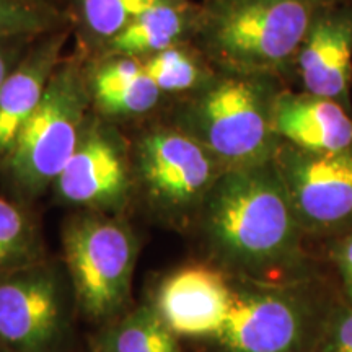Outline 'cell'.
<instances>
[{
	"mask_svg": "<svg viewBox=\"0 0 352 352\" xmlns=\"http://www.w3.org/2000/svg\"><path fill=\"white\" fill-rule=\"evenodd\" d=\"M43 259L41 233L30 206L0 196V277Z\"/></svg>",
	"mask_w": 352,
	"mask_h": 352,
	"instance_id": "ffe728a7",
	"label": "cell"
},
{
	"mask_svg": "<svg viewBox=\"0 0 352 352\" xmlns=\"http://www.w3.org/2000/svg\"><path fill=\"white\" fill-rule=\"evenodd\" d=\"M134 196L153 217L178 230L195 227L222 164L204 145L165 120L127 127Z\"/></svg>",
	"mask_w": 352,
	"mask_h": 352,
	"instance_id": "5b68a950",
	"label": "cell"
},
{
	"mask_svg": "<svg viewBox=\"0 0 352 352\" xmlns=\"http://www.w3.org/2000/svg\"><path fill=\"white\" fill-rule=\"evenodd\" d=\"M30 2L38 3V6L47 7L51 10H56L59 13H63L69 19V7H70V0H30Z\"/></svg>",
	"mask_w": 352,
	"mask_h": 352,
	"instance_id": "d4e9b609",
	"label": "cell"
},
{
	"mask_svg": "<svg viewBox=\"0 0 352 352\" xmlns=\"http://www.w3.org/2000/svg\"><path fill=\"white\" fill-rule=\"evenodd\" d=\"M274 131L284 144L308 152L352 145V109L338 100L285 87L274 103Z\"/></svg>",
	"mask_w": 352,
	"mask_h": 352,
	"instance_id": "9a60e30c",
	"label": "cell"
},
{
	"mask_svg": "<svg viewBox=\"0 0 352 352\" xmlns=\"http://www.w3.org/2000/svg\"><path fill=\"white\" fill-rule=\"evenodd\" d=\"M69 39H72L70 25L39 34L0 85V164L41 103L52 76L65 57Z\"/></svg>",
	"mask_w": 352,
	"mask_h": 352,
	"instance_id": "5bb4252c",
	"label": "cell"
},
{
	"mask_svg": "<svg viewBox=\"0 0 352 352\" xmlns=\"http://www.w3.org/2000/svg\"><path fill=\"white\" fill-rule=\"evenodd\" d=\"M67 274L47 259L0 277V344L10 352H57L70 327Z\"/></svg>",
	"mask_w": 352,
	"mask_h": 352,
	"instance_id": "9c48e42d",
	"label": "cell"
},
{
	"mask_svg": "<svg viewBox=\"0 0 352 352\" xmlns=\"http://www.w3.org/2000/svg\"><path fill=\"white\" fill-rule=\"evenodd\" d=\"M296 80L352 109V0H329L318 12L297 54Z\"/></svg>",
	"mask_w": 352,
	"mask_h": 352,
	"instance_id": "7c38bea8",
	"label": "cell"
},
{
	"mask_svg": "<svg viewBox=\"0 0 352 352\" xmlns=\"http://www.w3.org/2000/svg\"><path fill=\"white\" fill-rule=\"evenodd\" d=\"M233 302V280L215 264L178 267L158 285L155 307L178 338L214 340L226 327Z\"/></svg>",
	"mask_w": 352,
	"mask_h": 352,
	"instance_id": "8fae6325",
	"label": "cell"
},
{
	"mask_svg": "<svg viewBox=\"0 0 352 352\" xmlns=\"http://www.w3.org/2000/svg\"><path fill=\"white\" fill-rule=\"evenodd\" d=\"M98 352H179V346L155 307L145 303L109 321L100 334Z\"/></svg>",
	"mask_w": 352,
	"mask_h": 352,
	"instance_id": "ac0fdd59",
	"label": "cell"
},
{
	"mask_svg": "<svg viewBox=\"0 0 352 352\" xmlns=\"http://www.w3.org/2000/svg\"><path fill=\"white\" fill-rule=\"evenodd\" d=\"M85 76L91 111L124 129L162 116L171 104L145 72L140 59L91 57L85 59Z\"/></svg>",
	"mask_w": 352,
	"mask_h": 352,
	"instance_id": "4fadbf2b",
	"label": "cell"
},
{
	"mask_svg": "<svg viewBox=\"0 0 352 352\" xmlns=\"http://www.w3.org/2000/svg\"><path fill=\"white\" fill-rule=\"evenodd\" d=\"M329 0H202L192 44L220 72L296 82V59Z\"/></svg>",
	"mask_w": 352,
	"mask_h": 352,
	"instance_id": "7a4b0ae2",
	"label": "cell"
},
{
	"mask_svg": "<svg viewBox=\"0 0 352 352\" xmlns=\"http://www.w3.org/2000/svg\"><path fill=\"white\" fill-rule=\"evenodd\" d=\"M51 191L60 204L124 215L135 201L131 139L124 127L91 111L76 152Z\"/></svg>",
	"mask_w": 352,
	"mask_h": 352,
	"instance_id": "ba28073f",
	"label": "cell"
},
{
	"mask_svg": "<svg viewBox=\"0 0 352 352\" xmlns=\"http://www.w3.org/2000/svg\"><path fill=\"white\" fill-rule=\"evenodd\" d=\"M285 87L272 76L217 70L162 116L204 145L226 170L266 164L283 144L274 131V103Z\"/></svg>",
	"mask_w": 352,
	"mask_h": 352,
	"instance_id": "3957f363",
	"label": "cell"
},
{
	"mask_svg": "<svg viewBox=\"0 0 352 352\" xmlns=\"http://www.w3.org/2000/svg\"><path fill=\"white\" fill-rule=\"evenodd\" d=\"M195 227L228 276L256 283L305 279L307 233L274 160L223 171Z\"/></svg>",
	"mask_w": 352,
	"mask_h": 352,
	"instance_id": "6da1fadb",
	"label": "cell"
},
{
	"mask_svg": "<svg viewBox=\"0 0 352 352\" xmlns=\"http://www.w3.org/2000/svg\"><path fill=\"white\" fill-rule=\"evenodd\" d=\"M39 36V34H38ZM36 36H16L0 39V85L6 80L8 74L15 69L21 57L28 51L30 44Z\"/></svg>",
	"mask_w": 352,
	"mask_h": 352,
	"instance_id": "cb8c5ba5",
	"label": "cell"
},
{
	"mask_svg": "<svg viewBox=\"0 0 352 352\" xmlns=\"http://www.w3.org/2000/svg\"><path fill=\"white\" fill-rule=\"evenodd\" d=\"M315 352H352V305L333 307Z\"/></svg>",
	"mask_w": 352,
	"mask_h": 352,
	"instance_id": "7402d4cb",
	"label": "cell"
},
{
	"mask_svg": "<svg viewBox=\"0 0 352 352\" xmlns=\"http://www.w3.org/2000/svg\"><path fill=\"white\" fill-rule=\"evenodd\" d=\"M0 352H10L8 349H6V347H3L2 344H0Z\"/></svg>",
	"mask_w": 352,
	"mask_h": 352,
	"instance_id": "484cf974",
	"label": "cell"
},
{
	"mask_svg": "<svg viewBox=\"0 0 352 352\" xmlns=\"http://www.w3.org/2000/svg\"><path fill=\"white\" fill-rule=\"evenodd\" d=\"M197 12L199 3L192 0H164L139 15L91 57L126 56L145 59L178 44L192 43Z\"/></svg>",
	"mask_w": 352,
	"mask_h": 352,
	"instance_id": "2e32d148",
	"label": "cell"
},
{
	"mask_svg": "<svg viewBox=\"0 0 352 352\" xmlns=\"http://www.w3.org/2000/svg\"><path fill=\"white\" fill-rule=\"evenodd\" d=\"M333 254L342 290H344L346 303L352 305V227L341 233V236L334 243Z\"/></svg>",
	"mask_w": 352,
	"mask_h": 352,
	"instance_id": "603a6c76",
	"label": "cell"
},
{
	"mask_svg": "<svg viewBox=\"0 0 352 352\" xmlns=\"http://www.w3.org/2000/svg\"><path fill=\"white\" fill-rule=\"evenodd\" d=\"M67 25L63 13L30 0H0V39L38 36Z\"/></svg>",
	"mask_w": 352,
	"mask_h": 352,
	"instance_id": "44dd1931",
	"label": "cell"
},
{
	"mask_svg": "<svg viewBox=\"0 0 352 352\" xmlns=\"http://www.w3.org/2000/svg\"><path fill=\"white\" fill-rule=\"evenodd\" d=\"M140 60L148 77L171 103L196 91L217 74L192 43L178 44Z\"/></svg>",
	"mask_w": 352,
	"mask_h": 352,
	"instance_id": "d6986e66",
	"label": "cell"
},
{
	"mask_svg": "<svg viewBox=\"0 0 352 352\" xmlns=\"http://www.w3.org/2000/svg\"><path fill=\"white\" fill-rule=\"evenodd\" d=\"M65 274L85 318L109 323L131 303L138 236L124 215L77 209L63 226Z\"/></svg>",
	"mask_w": 352,
	"mask_h": 352,
	"instance_id": "8992f818",
	"label": "cell"
},
{
	"mask_svg": "<svg viewBox=\"0 0 352 352\" xmlns=\"http://www.w3.org/2000/svg\"><path fill=\"white\" fill-rule=\"evenodd\" d=\"M91 114L85 57L72 51L52 76L41 103L0 164L12 199L32 206L43 197L76 152Z\"/></svg>",
	"mask_w": 352,
	"mask_h": 352,
	"instance_id": "277c9868",
	"label": "cell"
},
{
	"mask_svg": "<svg viewBox=\"0 0 352 352\" xmlns=\"http://www.w3.org/2000/svg\"><path fill=\"white\" fill-rule=\"evenodd\" d=\"M274 162L307 235L352 227V145L308 152L283 142Z\"/></svg>",
	"mask_w": 352,
	"mask_h": 352,
	"instance_id": "30bf717a",
	"label": "cell"
},
{
	"mask_svg": "<svg viewBox=\"0 0 352 352\" xmlns=\"http://www.w3.org/2000/svg\"><path fill=\"white\" fill-rule=\"evenodd\" d=\"M232 280L230 314L210 342L222 352H315L333 307L324 305L305 279Z\"/></svg>",
	"mask_w": 352,
	"mask_h": 352,
	"instance_id": "52a82bcc",
	"label": "cell"
},
{
	"mask_svg": "<svg viewBox=\"0 0 352 352\" xmlns=\"http://www.w3.org/2000/svg\"><path fill=\"white\" fill-rule=\"evenodd\" d=\"M164 0H70L74 51L91 57L145 10Z\"/></svg>",
	"mask_w": 352,
	"mask_h": 352,
	"instance_id": "e0dca14e",
	"label": "cell"
}]
</instances>
